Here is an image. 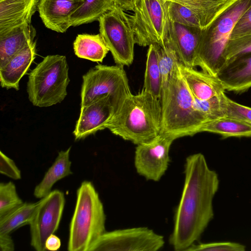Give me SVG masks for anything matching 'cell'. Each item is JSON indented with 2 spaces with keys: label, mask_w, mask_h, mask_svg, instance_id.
<instances>
[{
  "label": "cell",
  "mask_w": 251,
  "mask_h": 251,
  "mask_svg": "<svg viewBox=\"0 0 251 251\" xmlns=\"http://www.w3.org/2000/svg\"><path fill=\"white\" fill-rule=\"evenodd\" d=\"M133 12L128 18L136 44L143 47L164 46L169 34L165 1L139 0Z\"/></svg>",
  "instance_id": "cell-8"
},
{
  "label": "cell",
  "mask_w": 251,
  "mask_h": 251,
  "mask_svg": "<svg viewBox=\"0 0 251 251\" xmlns=\"http://www.w3.org/2000/svg\"><path fill=\"white\" fill-rule=\"evenodd\" d=\"M85 0H40L38 11L45 26L58 33L72 26L71 17Z\"/></svg>",
  "instance_id": "cell-14"
},
{
  "label": "cell",
  "mask_w": 251,
  "mask_h": 251,
  "mask_svg": "<svg viewBox=\"0 0 251 251\" xmlns=\"http://www.w3.org/2000/svg\"></svg>",
  "instance_id": "cell-40"
},
{
  "label": "cell",
  "mask_w": 251,
  "mask_h": 251,
  "mask_svg": "<svg viewBox=\"0 0 251 251\" xmlns=\"http://www.w3.org/2000/svg\"><path fill=\"white\" fill-rule=\"evenodd\" d=\"M36 55V42H31L13 55L0 68V83L2 88L19 90L20 81L26 73Z\"/></svg>",
  "instance_id": "cell-18"
},
{
  "label": "cell",
  "mask_w": 251,
  "mask_h": 251,
  "mask_svg": "<svg viewBox=\"0 0 251 251\" xmlns=\"http://www.w3.org/2000/svg\"><path fill=\"white\" fill-rule=\"evenodd\" d=\"M139 0H114L115 5L125 10H134Z\"/></svg>",
  "instance_id": "cell-38"
},
{
  "label": "cell",
  "mask_w": 251,
  "mask_h": 251,
  "mask_svg": "<svg viewBox=\"0 0 251 251\" xmlns=\"http://www.w3.org/2000/svg\"><path fill=\"white\" fill-rule=\"evenodd\" d=\"M226 116L239 119L251 125V107L238 103L228 98Z\"/></svg>",
  "instance_id": "cell-34"
},
{
  "label": "cell",
  "mask_w": 251,
  "mask_h": 251,
  "mask_svg": "<svg viewBox=\"0 0 251 251\" xmlns=\"http://www.w3.org/2000/svg\"><path fill=\"white\" fill-rule=\"evenodd\" d=\"M73 49L78 57L96 62H102L109 51L100 33L77 35Z\"/></svg>",
  "instance_id": "cell-23"
},
{
  "label": "cell",
  "mask_w": 251,
  "mask_h": 251,
  "mask_svg": "<svg viewBox=\"0 0 251 251\" xmlns=\"http://www.w3.org/2000/svg\"><path fill=\"white\" fill-rule=\"evenodd\" d=\"M251 34V5L238 20L231 32L230 39Z\"/></svg>",
  "instance_id": "cell-35"
},
{
  "label": "cell",
  "mask_w": 251,
  "mask_h": 251,
  "mask_svg": "<svg viewBox=\"0 0 251 251\" xmlns=\"http://www.w3.org/2000/svg\"><path fill=\"white\" fill-rule=\"evenodd\" d=\"M131 94L123 66L99 64L82 76L80 106L88 105L100 97L109 96L115 112Z\"/></svg>",
  "instance_id": "cell-7"
},
{
  "label": "cell",
  "mask_w": 251,
  "mask_h": 251,
  "mask_svg": "<svg viewBox=\"0 0 251 251\" xmlns=\"http://www.w3.org/2000/svg\"><path fill=\"white\" fill-rule=\"evenodd\" d=\"M23 203L13 182L0 184V217Z\"/></svg>",
  "instance_id": "cell-31"
},
{
  "label": "cell",
  "mask_w": 251,
  "mask_h": 251,
  "mask_svg": "<svg viewBox=\"0 0 251 251\" xmlns=\"http://www.w3.org/2000/svg\"><path fill=\"white\" fill-rule=\"evenodd\" d=\"M194 98L196 108L211 121L226 116L227 100L225 92L205 100Z\"/></svg>",
  "instance_id": "cell-29"
},
{
  "label": "cell",
  "mask_w": 251,
  "mask_h": 251,
  "mask_svg": "<svg viewBox=\"0 0 251 251\" xmlns=\"http://www.w3.org/2000/svg\"><path fill=\"white\" fill-rule=\"evenodd\" d=\"M106 217L99 194L91 182L84 181L77 190L69 229L68 250L88 251L105 232Z\"/></svg>",
  "instance_id": "cell-4"
},
{
  "label": "cell",
  "mask_w": 251,
  "mask_h": 251,
  "mask_svg": "<svg viewBox=\"0 0 251 251\" xmlns=\"http://www.w3.org/2000/svg\"><path fill=\"white\" fill-rule=\"evenodd\" d=\"M161 74V99L165 96L171 81L178 70L180 63L174 44L169 34L164 46L157 45Z\"/></svg>",
  "instance_id": "cell-24"
},
{
  "label": "cell",
  "mask_w": 251,
  "mask_h": 251,
  "mask_svg": "<svg viewBox=\"0 0 251 251\" xmlns=\"http://www.w3.org/2000/svg\"><path fill=\"white\" fill-rule=\"evenodd\" d=\"M40 0H0V37L26 25L31 19Z\"/></svg>",
  "instance_id": "cell-16"
},
{
  "label": "cell",
  "mask_w": 251,
  "mask_h": 251,
  "mask_svg": "<svg viewBox=\"0 0 251 251\" xmlns=\"http://www.w3.org/2000/svg\"><path fill=\"white\" fill-rule=\"evenodd\" d=\"M174 141L160 133L151 141L137 145L134 166L138 174L146 179L159 181L168 168L169 151Z\"/></svg>",
  "instance_id": "cell-12"
},
{
  "label": "cell",
  "mask_w": 251,
  "mask_h": 251,
  "mask_svg": "<svg viewBox=\"0 0 251 251\" xmlns=\"http://www.w3.org/2000/svg\"><path fill=\"white\" fill-rule=\"evenodd\" d=\"M71 147L60 151L55 161L46 173L42 181L35 187L34 196L42 199L51 192L52 186L58 180L72 174L69 159Z\"/></svg>",
  "instance_id": "cell-22"
},
{
  "label": "cell",
  "mask_w": 251,
  "mask_h": 251,
  "mask_svg": "<svg viewBox=\"0 0 251 251\" xmlns=\"http://www.w3.org/2000/svg\"><path fill=\"white\" fill-rule=\"evenodd\" d=\"M201 132L221 135L223 138L251 137V125L239 119L225 116L207 122Z\"/></svg>",
  "instance_id": "cell-25"
},
{
  "label": "cell",
  "mask_w": 251,
  "mask_h": 251,
  "mask_svg": "<svg viewBox=\"0 0 251 251\" xmlns=\"http://www.w3.org/2000/svg\"><path fill=\"white\" fill-rule=\"evenodd\" d=\"M65 202L64 193L58 190L51 191L39 201L29 224L31 245L37 251L46 250V241L58 228Z\"/></svg>",
  "instance_id": "cell-11"
},
{
  "label": "cell",
  "mask_w": 251,
  "mask_h": 251,
  "mask_svg": "<svg viewBox=\"0 0 251 251\" xmlns=\"http://www.w3.org/2000/svg\"><path fill=\"white\" fill-rule=\"evenodd\" d=\"M165 244L163 236L145 227L105 232L88 251H157Z\"/></svg>",
  "instance_id": "cell-10"
},
{
  "label": "cell",
  "mask_w": 251,
  "mask_h": 251,
  "mask_svg": "<svg viewBox=\"0 0 251 251\" xmlns=\"http://www.w3.org/2000/svg\"><path fill=\"white\" fill-rule=\"evenodd\" d=\"M98 21L100 34L111 52L115 63L123 67L131 65L136 43L128 15L115 5Z\"/></svg>",
  "instance_id": "cell-9"
},
{
  "label": "cell",
  "mask_w": 251,
  "mask_h": 251,
  "mask_svg": "<svg viewBox=\"0 0 251 251\" xmlns=\"http://www.w3.org/2000/svg\"><path fill=\"white\" fill-rule=\"evenodd\" d=\"M173 1L190 9L199 19L202 28L238 0H163Z\"/></svg>",
  "instance_id": "cell-21"
},
{
  "label": "cell",
  "mask_w": 251,
  "mask_h": 251,
  "mask_svg": "<svg viewBox=\"0 0 251 251\" xmlns=\"http://www.w3.org/2000/svg\"><path fill=\"white\" fill-rule=\"evenodd\" d=\"M39 203L24 202L0 217V235L9 234L24 225L29 224Z\"/></svg>",
  "instance_id": "cell-27"
},
{
  "label": "cell",
  "mask_w": 251,
  "mask_h": 251,
  "mask_svg": "<svg viewBox=\"0 0 251 251\" xmlns=\"http://www.w3.org/2000/svg\"><path fill=\"white\" fill-rule=\"evenodd\" d=\"M69 82L66 56L47 55L29 74L26 88L28 99L34 106L40 107L60 103L67 95Z\"/></svg>",
  "instance_id": "cell-6"
},
{
  "label": "cell",
  "mask_w": 251,
  "mask_h": 251,
  "mask_svg": "<svg viewBox=\"0 0 251 251\" xmlns=\"http://www.w3.org/2000/svg\"><path fill=\"white\" fill-rule=\"evenodd\" d=\"M165 1L167 15L171 21L180 25L202 29L199 19L190 9L175 2Z\"/></svg>",
  "instance_id": "cell-30"
},
{
  "label": "cell",
  "mask_w": 251,
  "mask_h": 251,
  "mask_svg": "<svg viewBox=\"0 0 251 251\" xmlns=\"http://www.w3.org/2000/svg\"><path fill=\"white\" fill-rule=\"evenodd\" d=\"M115 6L114 0H85L71 17L72 26L98 21Z\"/></svg>",
  "instance_id": "cell-26"
},
{
  "label": "cell",
  "mask_w": 251,
  "mask_h": 251,
  "mask_svg": "<svg viewBox=\"0 0 251 251\" xmlns=\"http://www.w3.org/2000/svg\"><path fill=\"white\" fill-rule=\"evenodd\" d=\"M249 53H251V34L229 39L224 53L225 64L239 56Z\"/></svg>",
  "instance_id": "cell-32"
},
{
  "label": "cell",
  "mask_w": 251,
  "mask_h": 251,
  "mask_svg": "<svg viewBox=\"0 0 251 251\" xmlns=\"http://www.w3.org/2000/svg\"><path fill=\"white\" fill-rule=\"evenodd\" d=\"M216 76L225 90L243 92L251 87V53L239 56L226 62Z\"/></svg>",
  "instance_id": "cell-17"
},
{
  "label": "cell",
  "mask_w": 251,
  "mask_h": 251,
  "mask_svg": "<svg viewBox=\"0 0 251 251\" xmlns=\"http://www.w3.org/2000/svg\"><path fill=\"white\" fill-rule=\"evenodd\" d=\"M115 113L109 96L100 97L88 105L81 106L73 134L76 140L84 139L106 126Z\"/></svg>",
  "instance_id": "cell-13"
},
{
  "label": "cell",
  "mask_w": 251,
  "mask_h": 251,
  "mask_svg": "<svg viewBox=\"0 0 251 251\" xmlns=\"http://www.w3.org/2000/svg\"><path fill=\"white\" fill-rule=\"evenodd\" d=\"M168 18L170 35L180 62L186 67L194 68L202 29L180 25Z\"/></svg>",
  "instance_id": "cell-15"
},
{
  "label": "cell",
  "mask_w": 251,
  "mask_h": 251,
  "mask_svg": "<svg viewBox=\"0 0 251 251\" xmlns=\"http://www.w3.org/2000/svg\"><path fill=\"white\" fill-rule=\"evenodd\" d=\"M160 134L174 140L201 132L208 122L198 110L194 98L178 70L172 78L165 96L161 100Z\"/></svg>",
  "instance_id": "cell-3"
},
{
  "label": "cell",
  "mask_w": 251,
  "mask_h": 251,
  "mask_svg": "<svg viewBox=\"0 0 251 251\" xmlns=\"http://www.w3.org/2000/svg\"><path fill=\"white\" fill-rule=\"evenodd\" d=\"M161 109V100L142 89L125 99L106 128L137 145L148 142L160 134Z\"/></svg>",
  "instance_id": "cell-2"
},
{
  "label": "cell",
  "mask_w": 251,
  "mask_h": 251,
  "mask_svg": "<svg viewBox=\"0 0 251 251\" xmlns=\"http://www.w3.org/2000/svg\"><path fill=\"white\" fill-rule=\"evenodd\" d=\"M143 89L161 100V74L156 44L149 46Z\"/></svg>",
  "instance_id": "cell-28"
},
{
  "label": "cell",
  "mask_w": 251,
  "mask_h": 251,
  "mask_svg": "<svg viewBox=\"0 0 251 251\" xmlns=\"http://www.w3.org/2000/svg\"><path fill=\"white\" fill-rule=\"evenodd\" d=\"M0 249L1 251H13L14 244L9 234L0 235Z\"/></svg>",
  "instance_id": "cell-37"
},
{
  "label": "cell",
  "mask_w": 251,
  "mask_h": 251,
  "mask_svg": "<svg viewBox=\"0 0 251 251\" xmlns=\"http://www.w3.org/2000/svg\"><path fill=\"white\" fill-rule=\"evenodd\" d=\"M251 5V0H238L202 29L196 66L216 76L225 64L224 53L236 23Z\"/></svg>",
  "instance_id": "cell-5"
},
{
  "label": "cell",
  "mask_w": 251,
  "mask_h": 251,
  "mask_svg": "<svg viewBox=\"0 0 251 251\" xmlns=\"http://www.w3.org/2000/svg\"><path fill=\"white\" fill-rule=\"evenodd\" d=\"M36 30L31 24L19 27L0 37V68L15 54L35 41Z\"/></svg>",
  "instance_id": "cell-20"
},
{
  "label": "cell",
  "mask_w": 251,
  "mask_h": 251,
  "mask_svg": "<svg viewBox=\"0 0 251 251\" xmlns=\"http://www.w3.org/2000/svg\"><path fill=\"white\" fill-rule=\"evenodd\" d=\"M179 70L193 96L205 100L225 92L224 87L215 75L186 67L180 62Z\"/></svg>",
  "instance_id": "cell-19"
},
{
  "label": "cell",
  "mask_w": 251,
  "mask_h": 251,
  "mask_svg": "<svg viewBox=\"0 0 251 251\" xmlns=\"http://www.w3.org/2000/svg\"><path fill=\"white\" fill-rule=\"evenodd\" d=\"M0 173L13 179L21 178V172L13 160L0 151Z\"/></svg>",
  "instance_id": "cell-36"
},
{
  "label": "cell",
  "mask_w": 251,
  "mask_h": 251,
  "mask_svg": "<svg viewBox=\"0 0 251 251\" xmlns=\"http://www.w3.org/2000/svg\"><path fill=\"white\" fill-rule=\"evenodd\" d=\"M61 246L60 239L56 235L51 234L47 239L45 243L46 250L55 251L58 250Z\"/></svg>",
  "instance_id": "cell-39"
},
{
  "label": "cell",
  "mask_w": 251,
  "mask_h": 251,
  "mask_svg": "<svg viewBox=\"0 0 251 251\" xmlns=\"http://www.w3.org/2000/svg\"><path fill=\"white\" fill-rule=\"evenodd\" d=\"M183 191L176 209L169 242L176 251H187L198 241L214 217L213 198L219 179L204 156H188L184 165Z\"/></svg>",
  "instance_id": "cell-1"
},
{
  "label": "cell",
  "mask_w": 251,
  "mask_h": 251,
  "mask_svg": "<svg viewBox=\"0 0 251 251\" xmlns=\"http://www.w3.org/2000/svg\"><path fill=\"white\" fill-rule=\"evenodd\" d=\"M246 247L239 243L220 242L194 244L187 251H244Z\"/></svg>",
  "instance_id": "cell-33"
}]
</instances>
